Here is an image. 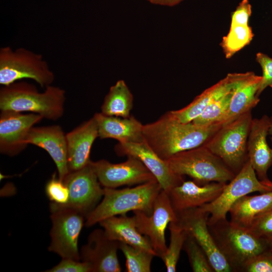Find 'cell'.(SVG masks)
Listing matches in <instances>:
<instances>
[{
    "label": "cell",
    "instance_id": "obj_4",
    "mask_svg": "<svg viewBox=\"0 0 272 272\" xmlns=\"http://www.w3.org/2000/svg\"><path fill=\"white\" fill-rule=\"evenodd\" d=\"M208 226L218 248L233 271H241L250 259L268 249L265 239L256 237L248 229L226 219Z\"/></svg>",
    "mask_w": 272,
    "mask_h": 272
},
{
    "label": "cell",
    "instance_id": "obj_26",
    "mask_svg": "<svg viewBox=\"0 0 272 272\" xmlns=\"http://www.w3.org/2000/svg\"><path fill=\"white\" fill-rule=\"evenodd\" d=\"M133 95L123 80L112 86L101 107V113L107 116L128 117L133 106Z\"/></svg>",
    "mask_w": 272,
    "mask_h": 272
},
{
    "label": "cell",
    "instance_id": "obj_14",
    "mask_svg": "<svg viewBox=\"0 0 272 272\" xmlns=\"http://www.w3.org/2000/svg\"><path fill=\"white\" fill-rule=\"evenodd\" d=\"M43 119L35 113L1 111L0 153L13 157L23 151L29 131Z\"/></svg>",
    "mask_w": 272,
    "mask_h": 272
},
{
    "label": "cell",
    "instance_id": "obj_23",
    "mask_svg": "<svg viewBox=\"0 0 272 272\" xmlns=\"http://www.w3.org/2000/svg\"><path fill=\"white\" fill-rule=\"evenodd\" d=\"M110 239L147 250L157 256L149 239L139 231L134 216H113L99 223Z\"/></svg>",
    "mask_w": 272,
    "mask_h": 272
},
{
    "label": "cell",
    "instance_id": "obj_19",
    "mask_svg": "<svg viewBox=\"0 0 272 272\" xmlns=\"http://www.w3.org/2000/svg\"><path fill=\"white\" fill-rule=\"evenodd\" d=\"M226 183L212 182L199 185L192 181H183L173 187L168 194L176 212L198 208L211 202L222 192Z\"/></svg>",
    "mask_w": 272,
    "mask_h": 272
},
{
    "label": "cell",
    "instance_id": "obj_21",
    "mask_svg": "<svg viewBox=\"0 0 272 272\" xmlns=\"http://www.w3.org/2000/svg\"><path fill=\"white\" fill-rule=\"evenodd\" d=\"M261 76L253 72L239 73L233 89L228 110L224 119L226 123L250 111L259 101L257 95Z\"/></svg>",
    "mask_w": 272,
    "mask_h": 272
},
{
    "label": "cell",
    "instance_id": "obj_25",
    "mask_svg": "<svg viewBox=\"0 0 272 272\" xmlns=\"http://www.w3.org/2000/svg\"><path fill=\"white\" fill-rule=\"evenodd\" d=\"M272 208V190L259 195H245L237 200L229 213L230 222L248 229L260 215Z\"/></svg>",
    "mask_w": 272,
    "mask_h": 272
},
{
    "label": "cell",
    "instance_id": "obj_22",
    "mask_svg": "<svg viewBox=\"0 0 272 272\" xmlns=\"http://www.w3.org/2000/svg\"><path fill=\"white\" fill-rule=\"evenodd\" d=\"M98 125V137L113 139L118 143H140L144 141L143 125L134 116L121 117L107 116L101 112L94 116Z\"/></svg>",
    "mask_w": 272,
    "mask_h": 272
},
{
    "label": "cell",
    "instance_id": "obj_6",
    "mask_svg": "<svg viewBox=\"0 0 272 272\" xmlns=\"http://www.w3.org/2000/svg\"><path fill=\"white\" fill-rule=\"evenodd\" d=\"M251 111L224 124L203 145L236 174L248 160Z\"/></svg>",
    "mask_w": 272,
    "mask_h": 272
},
{
    "label": "cell",
    "instance_id": "obj_12",
    "mask_svg": "<svg viewBox=\"0 0 272 272\" xmlns=\"http://www.w3.org/2000/svg\"><path fill=\"white\" fill-rule=\"evenodd\" d=\"M176 213L177 219L175 222L195 239L207 254L215 271H233L209 230V214L200 208L188 209Z\"/></svg>",
    "mask_w": 272,
    "mask_h": 272
},
{
    "label": "cell",
    "instance_id": "obj_10",
    "mask_svg": "<svg viewBox=\"0 0 272 272\" xmlns=\"http://www.w3.org/2000/svg\"><path fill=\"white\" fill-rule=\"evenodd\" d=\"M133 213L139 231L149 239L157 256L161 258L167 248L166 229L171 222L177 219L168 193L163 189L160 191L150 215L141 211Z\"/></svg>",
    "mask_w": 272,
    "mask_h": 272
},
{
    "label": "cell",
    "instance_id": "obj_36",
    "mask_svg": "<svg viewBox=\"0 0 272 272\" xmlns=\"http://www.w3.org/2000/svg\"><path fill=\"white\" fill-rule=\"evenodd\" d=\"M256 60L261 66L262 75L257 95L259 97L267 87L272 88V58L262 52L256 55Z\"/></svg>",
    "mask_w": 272,
    "mask_h": 272
},
{
    "label": "cell",
    "instance_id": "obj_11",
    "mask_svg": "<svg viewBox=\"0 0 272 272\" xmlns=\"http://www.w3.org/2000/svg\"><path fill=\"white\" fill-rule=\"evenodd\" d=\"M63 181L69 188V199L65 205H57L76 210L87 217L103 197L104 192L92 161L79 170L70 172Z\"/></svg>",
    "mask_w": 272,
    "mask_h": 272
},
{
    "label": "cell",
    "instance_id": "obj_24",
    "mask_svg": "<svg viewBox=\"0 0 272 272\" xmlns=\"http://www.w3.org/2000/svg\"><path fill=\"white\" fill-rule=\"evenodd\" d=\"M239 73H230L224 79L207 89L186 106L171 111L181 122L188 123L197 118L213 101L230 91L235 85Z\"/></svg>",
    "mask_w": 272,
    "mask_h": 272
},
{
    "label": "cell",
    "instance_id": "obj_2",
    "mask_svg": "<svg viewBox=\"0 0 272 272\" xmlns=\"http://www.w3.org/2000/svg\"><path fill=\"white\" fill-rule=\"evenodd\" d=\"M65 101V91L52 85L43 92L26 82L17 81L0 89L1 111L35 113L49 120L63 116Z\"/></svg>",
    "mask_w": 272,
    "mask_h": 272
},
{
    "label": "cell",
    "instance_id": "obj_31",
    "mask_svg": "<svg viewBox=\"0 0 272 272\" xmlns=\"http://www.w3.org/2000/svg\"><path fill=\"white\" fill-rule=\"evenodd\" d=\"M183 249L187 253L193 271H215L205 251L193 237L189 233H188Z\"/></svg>",
    "mask_w": 272,
    "mask_h": 272
},
{
    "label": "cell",
    "instance_id": "obj_29",
    "mask_svg": "<svg viewBox=\"0 0 272 272\" xmlns=\"http://www.w3.org/2000/svg\"><path fill=\"white\" fill-rule=\"evenodd\" d=\"M120 249L125 257L127 272H150L152 259L155 255L142 248L120 243Z\"/></svg>",
    "mask_w": 272,
    "mask_h": 272
},
{
    "label": "cell",
    "instance_id": "obj_15",
    "mask_svg": "<svg viewBox=\"0 0 272 272\" xmlns=\"http://www.w3.org/2000/svg\"><path fill=\"white\" fill-rule=\"evenodd\" d=\"M119 244L109 239L103 229H95L81 248L80 259L90 264L92 272H120L117 257Z\"/></svg>",
    "mask_w": 272,
    "mask_h": 272
},
{
    "label": "cell",
    "instance_id": "obj_1",
    "mask_svg": "<svg viewBox=\"0 0 272 272\" xmlns=\"http://www.w3.org/2000/svg\"><path fill=\"white\" fill-rule=\"evenodd\" d=\"M219 122L200 126L183 123L170 111L143 125L145 142L162 159L167 161L179 153L203 145L223 125Z\"/></svg>",
    "mask_w": 272,
    "mask_h": 272
},
{
    "label": "cell",
    "instance_id": "obj_35",
    "mask_svg": "<svg viewBox=\"0 0 272 272\" xmlns=\"http://www.w3.org/2000/svg\"><path fill=\"white\" fill-rule=\"evenodd\" d=\"M47 272H92L90 264L86 262L73 258H62V260Z\"/></svg>",
    "mask_w": 272,
    "mask_h": 272
},
{
    "label": "cell",
    "instance_id": "obj_18",
    "mask_svg": "<svg viewBox=\"0 0 272 272\" xmlns=\"http://www.w3.org/2000/svg\"><path fill=\"white\" fill-rule=\"evenodd\" d=\"M270 123L267 115L252 119L247 141L248 160L261 181L268 180L267 172L272 165V148L266 140Z\"/></svg>",
    "mask_w": 272,
    "mask_h": 272
},
{
    "label": "cell",
    "instance_id": "obj_5",
    "mask_svg": "<svg viewBox=\"0 0 272 272\" xmlns=\"http://www.w3.org/2000/svg\"><path fill=\"white\" fill-rule=\"evenodd\" d=\"M166 161L175 174L187 175L199 185L227 183L236 175L204 145L176 154Z\"/></svg>",
    "mask_w": 272,
    "mask_h": 272
},
{
    "label": "cell",
    "instance_id": "obj_41",
    "mask_svg": "<svg viewBox=\"0 0 272 272\" xmlns=\"http://www.w3.org/2000/svg\"><path fill=\"white\" fill-rule=\"evenodd\" d=\"M268 134L271 135V140L272 142V117L271 118V123L268 129Z\"/></svg>",
    "mask_w": 272,
    "mask_h": 272
},
{
    "label": "cell",
    "instance_id": "obj_20",
    "mask_svg": "<svg viewBox=\"0 0 272 272\" xmlns=\"http://www.w3.org/2000/svg\"><path fill=\"white\" fill-rule=\"evenodd\" d=\"M97 137L98 125L94 116L66 133L70 172L79 170L91 161V148Z\"/></svg>",
    "mask_w": 272,
    "mask_h": 272
},
{
    "label": "cell",
    "instance_id": "obj_32",
    "mask_svg": "<svg viewBox=\"0 0 272 272\" xmlns=\"http://www.w3.org/2000/svg\"><path fill=\"white\" fill-rule=\"evenodd\" d=\"M45 192L51 202L64 205L69 200L70 196L69 188L63 180L56 177L55 172L47 181L45 186Z\"/></svg>",
    "mask_w": 272,
    "mask_h": 272
},
{
    "label": "cell",
    "instance_id": "obj_27",
    "mask_svg": "<svg viewBox=\"0 0 272 272\" xmlns=\"http://www.w3.org/2000/svg\"><path fill=\"white\" fill-rule=\"evenodd\" d=\"M254 34L249 24H231L227 35L223 37L220 45L225 57H232L236 53L250 44Z\"/></svg>",
    "mask_w": 272,
    "mask_h": 272
},
{
    "label": "cell",
    "instance_id": "obj_37",
    "mask_svg": "<svg viewBox=\"0 0 272 272\" xmlns=\"http://www.w3.org/2000/svg\"><path fill=\"white\" fill-rule=\"evenodd\" d=\"M252 13L249 0H242L231 15V24H249Z\"/></svg>",
    "mask_w": 272,
    "mask_h": 272
},
{
    "label": "cell",
    "instance_id": "obj_34",
    "mask_svg": "<svg viewBox=\"0 0 272 272\" xmlns=\"http://www.w3.org/2000/svg\"><path fill=\"white\" fill-rule=\"evenodd\" d=\"M257 237L266 239L272 236V208L258 217L248 229Z\"/></svg>",
    "mask_w": 272,
    "mask_h": 272
},
{
    "label": "cell",
    "instance_id": "obj_38",
    "mask_svg": "<svg viewBox=\"0 0 272 272\" xmlns=\"http://www.w3.org/2000/svg\"><path fill=\"white\" fill-rule=\"evenodd\" d=\"M151 4L166 7L175 6L184 0H146Z\"/></svg>",
    "mask_w": 272,
    "mask_h": 272
},
{
    "label": "cell",
    "instance_id": "obj_40",
    "mask_svg": "<svg viewBox=\"0 0 272 272\" xmlns=\"http://www.w3.org/2000/svg\"><path fill=\"white\" fill-rule=\"evenodd\" d=\"M265 185H267L268 187H270L272 189V181H270L269 179L264 181H262Z\"/></svg>",
    "mask_w": 272,
    "mask_h": 272
},
{
    "label": "cell",
    "instance_id": "obj_33",
    "mask_svg": "<svg viewBox=\"0 0 272 272\" xmlns=\"http://www.w3.org/2000/svg\"><path fill=\"white\" fill-rule=\"evenodd\" d=\"M244 272H272V253L268 249L254 256L243 266Z\"/></svg>",
    "mask_w": 272,
    "mask_h": 272
},
{
    "label": "cell",
    "instance_id": "obj_8",
    "mask_svg": "<svg viewBox=\"0 0 272 272\" xmlns=\"http://www.w3.org/2000/svg\"><path fill=\"white\" fill-rule=\"evenodd\" d=\"M50 210L52 227L48 250L62 258L81 260L78 240L85 216L76 210L53 202L50 205Z\"/></svg>",
    "mask_w": 272,
    "mask_h": 272
},
{
    "label": "cell",
    "instance_id": "obj_16",
    "mask_svg": "<svg viewBox=\"0 0 272 272\" xmlns=\"http://www.w3.org/2000/svg\"><path fill=\"white\" fill-rule=\"evenodd\" d=\"M114 150L119 156H132L140 160L150 171L162 187L169 192L184 180L183 176L175 174L166 161L160 158L145 142L118 143Z\"/></svg>",
    "mask_w": 272,
    "mask_h": 272
},
{
    "label": "cell",
    "instance_id": "obj_3",
    "mask_svg": "<svg viewBox=\"0 0 272 272\" xmlns=\"http://www.w3.org/2000/svg\"><path fill=\"white\" fill-rule=\"evenodd\" d=\"M162 190L157 180L120 189L104 187L103 199L87 216L85 225L91 227L105 219L129 211H141L150 215Z\"/></svg>",
    "mask_w": 272,
    "mask_h": 272
},
{
    "label": "cell",
    "instance_id": "obj_28",
    "mask_svg": "<svg viewBox=\"0 0 272 272\" xmlns=\"http://www.w3.org/2000/svg\"><path fill=\"white\" fill-rule=\"evenodd\" d=\"M168 228L170 231V242L161 259L164 263L167 271L175 272L188 233L176 222H171Z\"/></svg>",
    "mask_w": 272,
    "mask_h": 272
},
{
    "label": "cell",
    "instance_id": "obj_17",
    "mask_svg": "<svg viewBox=\"0 0 272 272\" xmlns=\"http://www.w3.org/2000/svg\"><path fill=\"white\" fill-rule=\"evenodd\" d=\"M26 143L45 150L56 166L58 177L63 180L70 170L66 134L62 128L59 125L33 126L28 133Z\"/></svg>",
    "mask_w": 272,
    "mask_h": 272
},
{
    "label": "cell",
    "instance_id": "obj_7",
    "mask_svg": "<svg viewBox=\"0 0 272 272\" xmlns=\"http://www.w3.org/2000/svg\"><path fill=\"white\" fill-rule=\"evenodd\" d=\"M24 79L36 82L45 88L55 79L53 72L41 54L23 47L0 48V84L7 86Z\"/></svg>",
    "mask_w": 272,
    "mask_h": 272
},
{
    "label": "cell",
    "instance_id": "obj_13",
    "mask_svg": "<svg viewBox=\"0 0 272 272\" xmlns=\"http://www.w3.org/2000/svg\"><path fill=\"white\" fill-rule=\"evenodd\" d=\"M126 161L112 163L102 159L93 162L98 180L104 188H116L123 185H139L157 180L138 159L127 156Z\"/></svg>",
    "mask_w": 272,
    "mask_h": 272
},
{
    "label": "cell",
    "instance_id": "obj_30",
    "mask_svg": "<svg viewBox=\"0 0 272 272\" xmlns=\"http://www.w3.org/2000/svg\"><path fill=\"white\" fill-rule=\"evenodd\" d=\"M233 89L211 103L192 122L200 126H207L219 122L225 123L224 119L228 110Z\"/></svg>",
    "mask_w": 272,
    "mask_h": 272
},
{
    "label": "cell",
    "instance_id": "obj_39",
    "mask_svg": "<svg viewBox=\"0 0 272 272\" xmlns=\"http://www.w3.org/2000/svg\"><path fill=\"white\" fill-rule=\"evenodd\" d=\"M265 240L268 244V249L272 253V236Z\"/></svg>",
    "mask_w": 272,
    "mask_h": 272
},
{
    "label": "cell",
    "instance_id": "obj_9",
    "mask_svg": "<svg viewBox=\"0 0 272 272\" xmlns=\"http://www.w3.org/2000/svg\"><path fill=\"white\" fill-rule=\"evenodd\" d=\"M272 189L259 180L248 160L234 177L226 183L220 194L213 201L200 207L209 214L208 225L226 219L232 205L243 196L254 192L264 193Z\"/></svg>",
    "mask_w": 272,
    "mask_h": 272
}]
</instances>
